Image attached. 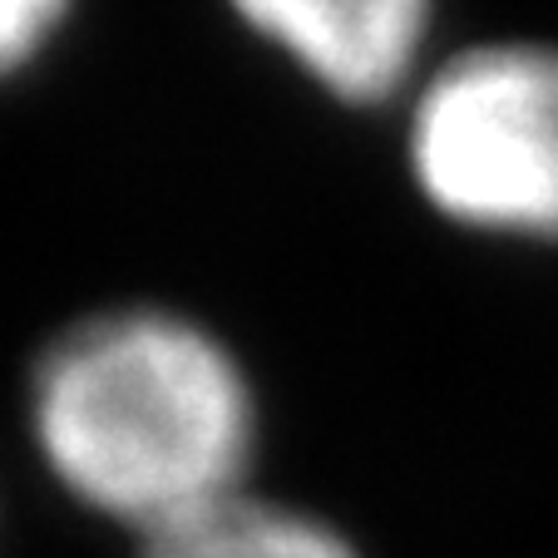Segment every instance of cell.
Instances as JSON below:
<instances>
[{"label":"cell","mask_w":558,"mask_h":558,"mask_svg":"<svg viewBox=\"0 0 558 558\" xmlns=\"http://www.w3.org/2000/svg\"><path fill=\"white\" fill-rule=\"evenodd\" d=\"M243 31L341 105H390L430 70L440 0H228Z\"/></svg>","instance_id":"3"},{"label":"cell","mask_w":558,"mask_h":558,"mask_svg":"<svg viewBox=\"0 0 558 558\" xmlns=\"http://www.w3.org/2000/svg\"><path fill=\"white\" fill-rule=\"evenodd\" d=\"M144 558H361L327 519L238 495L169 534L144 538Z\"/></svg>","instance_id":"4"},{"label":"cell","mask_w":558,"mask_h":558,"mask_svg":"<svg viewBox=\"0 0 558 558\" xmlns=\"http://www.w3.org/2000/svg\"><path fill=\"white\" fill-rule=\"evenodd\" d=\"M405 173L454 228L558 247V40L435 54L405 95Z\"/></svg>","instance_id":"2"},{"label":"cell","mask_w":558,"mask_h":558,"mask_svg":"<svg viewBox=\"0 0 558 558\" xmlns=\"http://www.w3.org/2000/svg\"><path fill=\"white\" fill-rule=\"evenodd\" d=\"M74 0H0V80L35 70L64 35Z\"/></svg>","instance_id":"5"},{"label":"cell","mask_w":558,"mask_h":558,"mask_svg":"<svg viewBox=\"0 0 558 558\" xmlns=\"http://www.w3.org/2000/svg\"><path fill=\"white\" fill-rule=\"evenodd\" d=\"M25 405L54 480L144 538L247 495L257 390L193 312L119 302L74 316L35 356Z\"/></svg>","instance_id":"1"}]
</instances>
